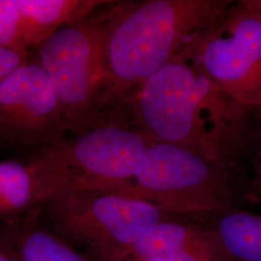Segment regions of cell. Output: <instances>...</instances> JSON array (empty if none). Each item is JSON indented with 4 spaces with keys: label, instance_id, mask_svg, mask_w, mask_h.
Here are the masks:
<instances>
[{
    "label": "cell",
    "instance_id": "cell-9",
    "mask_svg": "<svg viewBox=\"0 0 261 261\" xmlns=\"http://www.w3.org/2000/svg\"><path fill=\"white\" fill-rule=\"evenodd\" d=\"M54 193L50 180L34 159L0 162V224L42 208Z\"/></svg>",
    "mask_w": 261,
    "mask_h": 261
},
{
    "label": "cell",
    "instance_id": "cell-8",
    "mask_svg": "<svg viewBox=\"0 0 261 261\" xmlns=\"http://www.w3.org/2000/svg\"><path fill=\"white\" fill-rule=\"evenodd\" d=\"M56 93L38 62L0 80V142L36 151L67 140Z\"/></svg>",
    "mask_w": 261,
    "mask_h": 261
},
{
    "label": "cell",
    "instance_id": "cell-12",
    "mask_svg": "<svg viewBox=\"0 0 261 261\" xmlns=\"http://www.w3.org/2000/svg\"><path fill=\"white\" fill-rule=\"evenodd\" d=\"M230 261H261V214L235 209L215 215L208 227Z\"/></svg>",
    "mask_w": 261,
    "mask_h": 261
},
{
    "label": "cell",
    "instance_id": "cell-16",
    "mask_svg": "<svg viewBox=\"0 0 261 261\" xmlns=\"http://www.w3.org/2000/svg\"><path fill=\"white\" fill-rule=\"evenodd\" d=\"M28 56L25 47H0V80L25 63Z\"/></svg>",
    "mask_w": 261,
    "mask_h": 261
},
{
    "label": "cell",
    "instance_id": "cell-13",
    "mask_svg": "<svg viewBox=\"0 0 261 261\" xmlns=\"http://www.w3.org/2000/svg\"><path fill=\"white\" fill-rule=\"evenodd\" d=\"M212 239L208 228L176 222L173 218L154 225L138 242L123 254L121 258L165 256L181 252L186 248Z\"/></svg>",
    "mask_w": 261,
    "mask_h": 261
},
{
    "label": "cell",
    "instance_id": "cell-5",
    "mask_svg": "<svg viewBox=\"0 0 261 261\" xmlns=\"http://www.w3.org/2000/svg\"><path fill=\"white\" fill-rule=\"evenodd\" d=\"M174 216L147 200L99 189L58 192L40 212L49 229L84 248L91 261L119 260L150 228Z\"/></svg>",
    "mask_w": 261,
    "mask_h": 261
},
{
    "label": "cell",
    "instance_id": "cell-3",
    "mask_svg": "<svg viewBox=\"0 0 261 261\" xmlns=\"http://www.w3.org/2000/svg\"><path fill=\"white\" fill-rule=\"evenodd\" d=\"M125 194L173 215L222 214L253 203L251 171L158 141L141 159Z\"/></svg>",
    "mask_w": 261,
    "mask_h": 261
},
{
    "label": "cell",
    "instance_id": "cell-18",
    "mask_svg": "<svg viewBox=\"0 0 261 261\" xmlns=\"http://www.w3.org/2000/svg\"><path fill=\"white\" fill-rule=\"evenodd\" d=\"M246 6L261 19V0H243Z\"/></svg>",
    "mask_w": 261,
    "mask_h": 261
},
{
    "label": "cell",
    "instance_id": "cell-6",
    "mask_svg": "<svg viewBox=\"0 0 261 261\" xmlns=\"http://www.w3.org/2000/svg\"><path fill=\"white\" fill-rule=\"evenodd\" d=\"M154 142L118 115L71 140L37 150L32 158L47 173L55 194L94 189L125 194Z\"/></svg>",
    "mask_w": 261,
    "mask_h": 261
},
{
    "label": "cell",
    "instance_id": "cell-19",
    "mask_svg": "<svg viewBox=\"0 0 261 261\" xmlns=\"http://www.w3.org/2000/svg\"><path fill=\"white\" fill-rule=\"evenodd\" d=\"M120 261H170L165 256H149V257H135V258H124Z\"/></svg>",
    "mask_w": 261,
    "mask_h": 261
},
{
    "label": "cell",
    "instance_id": "cell-14",
    "mask_svg": "<svg viewBox=\"0 0 261 261\" xmlns=\"http://www.w3.org/2000/svg\"><path fill=\"white\" fill-rule=\"evenodd\" d=\"M0 47H24L20 44V14L17 0H0Z\"/></svg>",
    "mask_w": 261,
    "mask_h": 261
},
{
    "label": "cell",
    "instance_id": "cell-15",
    "mask_svg": "<svg viewBox=\"0 0 261 261\" xmlns=\"http://www.w3.org/2000/svg\"><path fill=\"white\" fill-rule=\"evenodd\" d=\"M252 195L253 203H261V103L252 110Z\"/></svg>",
    "mask_w": 261,
    "mask_h": 261
},
{
    "label": "cell",
    "instance_id": "cell-2",
    "mask_svg": "<svg viewBox=\"0 0 261 261\" xmlns=\"http://www.w3.org/2000/svg\"><path fill=\"white\" fill-rule=\"evenodd\" d=\"M233 3L230 0H146L110 6L105 56L112 114L182 53Z\"/></svg>",
    "mask_w": 261,
    "mask_h": 261
},
{
    "label": "cell",
    "instance_id": "cell-17",
    "mask_svg": "<svg viewBox=\"0 0 261 261\" xmlns=\"http://www.w3.org/2000/svg\"><path fill=\"white\" fill-rule=\"evenodd\" d=\"M0 261H19L12 237L2 224H0Z\"/></svg>",
    "mask_w": 261,
    "mask_h": 261
},
{
    "label": "cell",
    "instance_id": "cell-11",
    "mask_svg": "<svg viewBox=\"0 0 261 261\" xmlns=\"http://www.w3.org/2000/svg\"><path fill=\"white\" fill-rule=\"evenodd\" d=\"M41 209L0 224L11 235L19 261H91L42 222Z\"/></svg>",
    "mask_w": 261,
    "mask_h": 261
},
{
    "label": "cell",
    "instance_id": "cell-10",
    "mask_svg": "<svg viewBox=\"0 0 261 261\" xmlns=\"http://www.w3.org/2000/svg\"><path fill=\"white\" fill-rule=\"evenodd\" d=\"M20 14V44L37 48L59 28L83 19L109 1L17 0Z\"/></svg>",
    "mask_w": 261,
    "mask_h": 261
},
{
    "label": "cell",
    "instance_id": "cell-7",
    "mask_svg": "<svg viewBox=\"0 0 261 261\" xmlns=\"http://www.w3.org/2000/svg\"><path fill=\"white\" fill-rule=\"evenodd\" d=\"M187 58L237 103H261V19L236 1L184 49Z\"/></svg>",
    "mask_w": 261,
    "mask_h": 261
},
{
    "label": "cell",
    "instance_id": "cell-1",
    "mask_svg": "<svg viewBox=\"0 0 261 261\" xmlns=\"http://www.w3.org/2000/svg\"><path fill=\"white\" fill-rule=\"evenodd\" d=\"M123 113L155 141L252 173V110L224 93L184 50L140 85Z\"/></svg>",
    "mask_w": 261,
    "mask_h": 261
},
{
    "label": "cell",
    "instance_id": "cell-4",
    "mask_svg": "<svg viewBox=\"0 0 261 261\" xmlns=\"http://www.w3.org/2000/svg\"><path fill=\"white\" fill-rule=\"evenodd\" d=\"M112 1L59 28L37 47L66 130L77 135L112 118L105 39Z\"/></svg>",
    "mask_w": 261,
    "mask_h": 261
}]
</instances>
